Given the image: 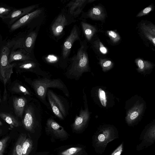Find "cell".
Returning a JSON list of instances; mask_svg holds the SVG:
<instances>
[{
  "instance_id": "cell-14",
  "label": "cell",
  "mask_w": 155,
  "mask_h": 155,
  "mask_svg": "<svg viewBox=\"0 0 155 155\" xmlns=\"http://www.w3.org/2000/svg\"><path fill=\"white\" fill-rule=\"evenodd\" d=\"M44 11L43 8H38L25 15L11 26L9 32H12L19 28L28 26L35 20L42 15Z\"/></svg>"
},
{
  "instance_id": "cell-25",
  "label": "cell",
  "mask_w": 155,
  "mask_h": 155,
  "mask_svg": "<svg viewBox=\"0 0 155 155\" xmlns=\"http://www.w3.org/2000/svg\"><path fill=\"white\" fill-rule=\"evenodd\" d=\"M84 34L88 41L91 39L96 31V28L93 25L83 21L81 22Z\"/></svg>"
},
{
  "instance_id": "cell-9",
  "label": "cell",
  "mask_w": 155,
  "mask_h": 155,
  "mask_svg": "<svg viewBox=\"0 0 155 155\" xmlns=\"http://www.w3.org/2000/svg\"><path fill=\"white\" fill-rule=\"evenodd\" d=\"M76 21L68 14L66 9H63L51 25V31L52 35L56 38L59 37L62 34L66 26Z\"/></svg>"
},
{
  "instance_id": "cell-24",
  "label": "cell",
  "mask_w": 155,
  "mask_h": 155,
  "mask_svg": "<svg viewBox=\"0 0 155 155\" xmlns=\"http://www.w3.org/2000/svg\"><path fill=\"white\" fill-rule=\"evenodd\" d=\"M0 117L9 125L11 129L20 125V123L18 120L9 114L0 112Z\"/></svg>"
},
{
  "instance_id": "cell-30",
  "label": "cell",
  "mask_w": 155,
  "mask_h": 155,
  "mask_svg": "<svg viewBox=\"0 0 155 155\" xmlns=\"http://www.w3.org/2000/svg\"><path fill=\"white\" fill-rule=\"evenodd\" d=\"M15 8L6 5H0V17L2 18L7 15Z\"/></svg>"
},
{
  "instance_id": "cell-39",
  "label": "cell",
  "mask_w": 155,
  "mask_h": 155,
  "mask_svg": "<svg viewBox=\"0 0 155 155\" xmlns=\"http://www.w3.org/2000/svg\"><path fill=\"white\" fill-rule=\"evenodd\" d=\"M2 122L0 121V126L2 125Z\"/></svg>"
},
{
  "instance_id": "cell-31",
  "label": "cell",
  "mask_w": 155,
  "mask_h": 155,
  "mask_svg": "<svg viewBox=\"0 0 155 155\" xmlns=\"http://www.w3.org/2000/svg\"><path fill=\"white\" fill-rule=\"evenodd\" d=\"M141 29L143 32L147 33L155 36V28L153 25L143 24L141 25Z\"/></svg>"
},
{
  "instance_id": "cell-27",
  "label": "cell",
  "mask_w": 155,
  "mask_h": 155,
  "mask_svg": "<svg viewBox=\"0 0 155 155\" xmlns=\"http://www.w3.org/2000/svg\"><path fill=\"white\" fill-rule=\"evenodd\" d=\"M33 142L29 137L27 138L24 142L22 146V155H28L33 148Z\"/></svg>"
},
{
  "instance_id": "cell-42",
  "label": "cell",
  "mask_w": 155,
  "mask_h": 155,
  "mask_svg": "<svg viewBox=\"0 0 155 155\" xmlns=\"http://www.w3.org/2000/svg\"><path fill=\"white\" fill-rule=\"evenodd\" d=\"M1 38V35H0V40Z\"/></svg>"
},
{
  "instance_id": "cell-15",
  "label": "cell",
  "mask_w": 155,
  "mask_h": 155,
  "mask_svg": "<svg viewBox=\"0 0 155 155\" xmlns=\"http://www.w3.org/2000/svg\"><path fill=\"white\" fill-rule=\"evenodd\" d=\"M45 130L57 138L63 139L68 136V134L64 128L51 117L47 120Z\"/></svg>"
},
{
  "instance_id": "cell-35",
  "label": "cell",
  "mask_w": 155,
  "mask_h": 155,
  "mask_svg": "<svg viewBox=\"0 0 155 155\" xmlns=\"http://www.w3.org/2000/svg\"><path fill=\"white\" fill-rule=\"evenodd\" d=\"M18 91L24 94L25 95H30L31 93L25 87L22 85H19L18 87Z\"/></svg>"
},
{
  "instance_id": "cell-1",
  "label": "cell",
  "mask_w": 155,
  "mask_h": 155,
  "mask_svg": "<svg viewBox=\"0 0 155 155\" xmlns=\"http://www.w3.org/2000/svg\"><path fill=\"white\" fill-rule=\"evenodd\" d=\"M80 47L77 53L69 58L68 65L64 75L68 79L78 81L85 72H91L85 41H80Z\"/></svg>"
},
{
  "instance_id": "cell-28",
  "label": "cell",
  "mask_w": 155,
  "mask_h": 155,
  "mask_svg": "<svg viewBox=\"0 0 155 155\" xmlns=\"http://www.w3.org/2000/svg\"><path fill=\"white\" fill-rule=\"evenodd\" d=\"M83 149L79 147H72L63 151L60 155H78L82 151Z\"/></svg>"
},
{
  "instance_id": "cell-6",
  "label": "cell",
  "mask_w": 155,
  "mask_h": 155,
  "mask_svg": "<svg viewBox=\"0 0 155 155\" xmlns=\"http://www.w3.org/2000/svg\"><path fill=\"white\" fill-rule=\"evenodd\" d=\"M91 96L94 102L102 108L108 109L114 104V96L105 87L97 86L93 87L91 91Z\"/></svg>"
},
{
  "instance_id": "cell-20",
  "label": "cell",
  "mask_w": 155,
  "mask_h": 155,
  "mask_svg": "<svg viewBox=\"0 0 155 155\" xmlns=\"http://www.w3.org/2000/svg\"><path fill=\"white\" fill-rule=\"evenodd\" d=\"M135 62L137 67V70L138 72L144 75L150 73L153 68L154 65L153 63L141 58H137L135 60Z\"/></svg>"
},
{
  "instance_id": "cell-5",
  "label": "cell",
  "mask_w": 155,
  "mask_h": 155,
  "mask_svg": "<svg viewBox=\"0 0 155 155\" xmlns=\"http://www.w3.org/2000/svg\"><path fill=\"white\" fill-rule=\"evenodd\" d=\"M46 97L54 114L59 119L64 120L68 114L69 109V104L66 99L49 89L48 90Z\"/></svg>"
},
{
  "instance_id": "cell-13",
  "label": "cell",
  "mask_w": 155,
  "mask_h": 155,
  "mask_svg": "<svg viewBox=\"0 0 155 155\" xmlns=\"http://www.w3.org/2000/svg\"><path fill=\"white\" fill-rule=\"evenodd\" d=\"M38 4L32 5L23 8H15L7 15L2 18V21L7 25L9 28L15 22L27 14L38 8Z\"/></svg>"
},
{
  "instance_id": "cell-11",
  "label": "cell",
  "mask_w": 155,
  "mask_h": 155,
  "mask_svg": "<svg viewBox=\"0 0 155 155\" xmlns=\"http://www.w3.org/2000/svg\"><path fill=\"white\" fill-rule=\"evenodd\" d=\"M85 88L83 89V99L84 108L82 107L79 115H76L72 125L73 129L79 131L82 130L86 126L90 120L91 113L89 110L86 95L84 92Z\"/></svg>"
},
{
  "instance_id": "cell-41",
  "label": "cell",
  "mask_w": 155,
  "mask_h": 155,
  "mask_svg": "<svg viewBox=\"0 0 155 155\" xmlns=\"http://www.w3.org/2000/svg\"><path fill=\"white\" fill-rule=\"evenodd\" d=\"M1 101H2V100H1V97L0 96V102H1Z\"/></svg>"
},
{
  "instance_id": "cell-17",
  "label": "cell",
  "mask_w": 155,
  "mask_h": 155,
  "mask_svg": "<svg viewBox=\"0 0 155 155\" xmlns=\"http://www.w3.org/2000/svg\"><path fill=\"white\" fill-rule=\"evenodd\" d=\"M155 120L147 125L144 129L141 135L140 139L142 142L140 145L146 146L152 144L155 141Z\"/></svg>"
},
{
  "instance_id": "cell-34",
  "label": "cell",
  "mask_w": 155,
  "mask_h": 155,
  "mask_svg": "<svg viewBox=\"0 0 155 155\" xmlns=\"http://www.w3.org/2000/svg\"><path fill=\"white\" fill-rule=\"evenodd\" d=\"M152 7L150 6L144 9L140 12L137 15V17H139L148 14L152 10Z\"/></svg>"
},
{
  "instance_id": "cell-29",
  "label": "cell",
  "mask_w": 155,
  "mask_h": 155,
  "mask_svg": "<svg viewBox=\"0 0 155 155\" xmlns=\"http://www.w3.org/2000/svg\"><path fill=\"white\" fill-rule=\"evenodd\" d=\"M100 64L102 71L105 72L111 69L114 66V63L110 60L101 59L100 60Z\"/></svg>"
},
{
  "instance_id": "cell-33",
  "label": "cell",
  "mask_w": 155,
  "mask_h": 155,
  "mask_svg": "<svg viewBox=\"0 0 155 155\" xmlns=\"http://www.w3.org/2000/svg\"><path fill=\"white\" fill-rule=\"evenodd\" d=\"M107 33L110 39L114 43L118 42L120 39L119 35L114 31H108Z\"/></svg>"
},
{
  "instance_id": "cell-8",
  "label": "cell",
  "mask_w": 155,
  "mask_h": 155,
  "mask_svg": "<svg viewBox=\"0 0 155 155\" xmlns=\"http://www.w3.org/2000/svg\"><path fill=\"white\" fill-rule=\"evenodd\" d=\"M116 129L113 126L104 125L98 129L94 138L95 145L104 149L107 144L117 137Z\"/></svg>"
},
{
  "instance_id": "cell-40",
  "label": "cell",
  "mask_w": 155,
  "mask_h": 155,
  "mask_svg": "<svg viewBox=\"0 0 155 155\" xmlns=\"http://www.w3.org/2000/svg\"><path fill=\"white\" fill-rule=\"evenodd\" d=\"M2 130L0 129V134H1Z\"/></svg>"
},
{
  "instance_id": "cell-12",
  "label": "cell",
  "mask_w": 155,
  "mask_h": 155,
  "mask_svg": "<svg viewBox=\"0 0 155 155\" xmlns=\"http://www.w3.org/2000/svg\"><path fill=\"white\" fill-rule=\"evenodd\" d=\"M15 67L25 71H29L36 74L37 76L51 78V75L48 71L42 70L36 59L20 61L15 63Z\"/></svg>"
},
{
  "instance_id": "cell-37",
  "label": "cell",
  "mask_w": 155,
  "mask_h": 155,
  "mask_svg": "<svg viewBox=\"0 0 155 155\" xmlns=\"http://www.w3.org/2000/svg\"><path fill=\"white\" fill-rule=\"evenodd\" d=\"M123 151V145L122 143L112 153L111 155H120Z\"/></svg>"
},
{
  "instance_id": "cell-2",
  "label": "cell",
  "mask_w": 155,
  "mask_h": 155,
  "mask_svg": "<svg viewBox=\"0 0 155 155\" xmlns=\"http://www.w3.org/2000/svg\"><path fill=\"white\" fill-rule=\"evenodd\" d=\"M30 84L38 98L49 110H51V108L46 100V94L50 88L58 89L68 97L70 96L67 86L60 78L51 79V78L38 76L37 78L31 81Z\"/></svg>"
},
{
  "instance_id": "cell-23",
  "label": "cell",
  "mask_w": 155,
  "mask_h": 155,
  "mask_svg": "<svg viewBox=\"0 0 155 155\" xmlns=\"http://www.w3.org/2000/svg\"><path fill=\"white\" fill-rule=\"evenodd\" d=\"M87 16L93 19L101 20L104 19L105 15L102 8L99 6H96L93 7L89 11Z\"/></svg>"
},
{
  "instance_id": "cell-16",
  "label": "cell",
  "mask_w": 155,
  "mask_h": 155,
  "mask_svg": "<svg viewBox=\"0 0 155 155\" xmlns=\"http://www.w3.org/2000/svg\"><path fill=\"white\" fill-rule=\"evenodd\" d=\"M92 0H73L70 1L66 5L68 8V14L72 18L77 17L81 13L87 3L91 2Z\"/></svg>"
},
{
  "instance_id": "cell-7",
  "label": "cell",
  "mask_w": 155,
  "mask_h": 155,
  "mask_svg": "<svg viewBox=\"0 0 155 155\" xmlns=\"http://www.w3.org/2000/svg\"><path fill=\"white\" fill-rule=\"evenodd\" d=\"M10 51V48L7 43L2 47L0 53V74L4 84L5 95L6 93V83L13 73V68L15 65V63L10 64L8 62Z\"/></svg>"
},
{
  "instance_id": "cell-21",
  "label": "cell",
  "mask_w": 155,
  "mask_h": 155,
  "mask_svg": "<svg viewBox=\"0 0 155 155\" xmlns=\"http://www.w3.org/2000/svg\"><path fill=\"white\" fill-rule=\"evenodd\" d=\"M13 101L15 114L18 117L21 118L27 103V99L24 97H15Z\"/></svg>"
},
{
  "instance_id": "cell-3",
  "label": "cell",
  "mask_w": 155,
  "mask_h": 155,
  "mask_svg": "<svg viewBox=\"0 0 155 155\" xmlns=\"http://www.w3.org/2000/svg\"><path fill=\"white\" fill-rule=\"evenodd\" d=\"M125 120L127 124L134 125L140 121L146 109L145 101L137 95L133 96L125 103Z\"/></svg>"
},
{
  "instance_id": "cell-18",
  "label": "cell",
  "mask_w": 155,
  "mask_h": 155,
  "mask_svg": "<svg viewBox=\"0 0 155 155\" xmlns=\"http://www.w3.org/2000/svg\"><path fill=\"white\" fill-rule=\"evenodd\" d=\"M36 59L34 54L28 52L23 48H19L10 51L8 62L10 63L14 61H23Z\"/></svg>"
},
{
  "instance_id": "cell-38",
  "label": "cell",
  "mask_w": 155,
  "mask_h": 155,
  "mask_svg": "<svg viewBox=\"0 0 155 155\" xmlns=\"http://www.w3.org/2000/svg\"><path fill=\"white\" fill-rule=\"evenodd\" d=\"M145 36L155 46V36H153L149 33L143 32Z\"/></svg>"
},
{
  "instance_id": "cell-26",
  "label": "cell",
  "mask_w": 155,
  "mask_h": 155,
  "mask_svg": "<svg viewBox=\"0 0 155 155\" xmlns=\"http://www.w3.org/2000/svg\"><path fill=\"white\" fill-rule=\"evenodd\" d=\"M26 137L25 134L22 133L19 136L14 147L12 155H22V146Z\"/></svg>"
},
{
  "instance_id": "cell-32",
  "label": "cell",
  "mask_w": 155,
  "mask_h": 155,
  "mask_svg": "<svg viewBox=\"0 0 155 155\" xmlns=\"http://www.w3.org/2000/svg\"><path fill=\"white\" fill-rule=\"evenodd\" d=\"M10 138V137L7 136L0 140V155H4L7 143Z\"/></svg>"
},
{
  "instance_id": "cell-10",
  "label": "cell",
  "mask_w": 155,
  "mask_h": 155,
  "mask_svg": "<svg viewBox=\"0 0 155 155\" xmlns=\"http://www.w3.org/2000/svg\"><path fill=\"white\" fill-rule=\"evenodd\" d=\"M80 35L79 28L77 25H75L73 26L69 35L63 43L61 58L64 63L67 67L68 57L71 48L75 41L77 40H79L80 41H81Z\"/></svg>"
},
{
  "instance_id": "cell-4",
  "label": "cell",
  "mask_w": 155,
  "mask_h": 155,
  "mask_svg": "<svg viewBox=\"0 0 155 155\" xmlns=\"http://www.w3.org/2000/svg\"><path fill=\"white\" fill-rule=\"evenodd\" d=\"M33 102L26 105L22 124L25 129L32 133L39 127L43 116V109L39 101L34 99Z\"/></svg>"
},
{
  "instance_id": "cell-22",
  "label": "cell",
  "mask_w": 155,
  "mask_h": 155,
  "mask_svg": "<svg viewBox=\"0 0 155 155\" xmlns=\"http://www.w3.org/2000/svg\"><path fill=\"white\" fill-rule=\"evenodd\" d=\"M25 35L20 34L7 41V43L11 51L24 48V42Z\"/></svg>"
},
{
  "instance_id": "cell-19",
  "label": "cell",
  "mask_w": 155,
  "mask_h": 155,
  "mask_svg": "<svg viewBox=\"0 0 155 155\" xmlns=\"http://www.w3.org/2000/svg\"><path fill=\"white\" fill-rule=\"evenodd\" d=\"M39 27L38 26L35 29L28 31L25 35L23 49L29 53L34 54L33 49L38 36Z\"/></svg>"
},
{
  "instance_id": "cell-36",
  "label": "cell",
  "mask_w": 155,
  "mask_h": 155,
  "mask_svg": "<svg viewBox=\"0 0 155 155\" xmlns=\"http://www.w3.org/2000/svg\"><path fill=\"white\" fill-rule=\"evenodd\" d=\"M97 46H98V48L102 54H105L107 53V48L103 45L102 43L100 41H98L97 43Z\"/></svg>"
}]
</instances>
